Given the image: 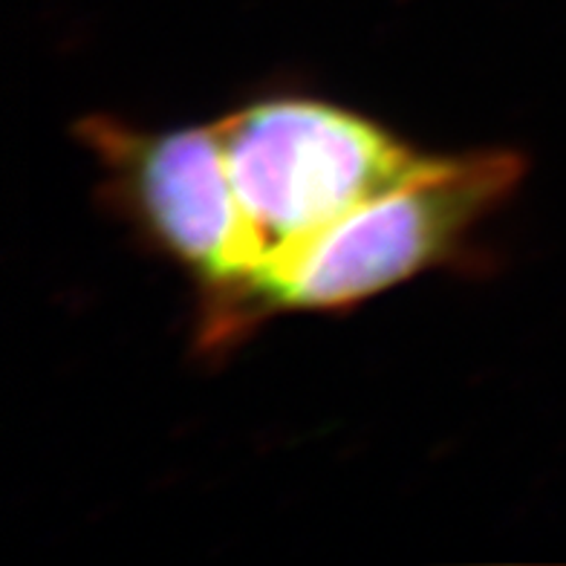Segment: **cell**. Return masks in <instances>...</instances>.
<instances>
[{
  "label": "cell",
  "instance_id": "obj_3",
  "mask_svg": "<svg viewBox=\"0 0 566 566\" xmlns=\"http://www.w3.org/2000/svg\"><path fill=\"white\" fill-rule=\"evenodd\" d=\"M107 191L150 243L206 283V315L254 275L252 247L214 125L148 134L111 116L78 125Z\"/></svg>",
  "mask_w": 566,
  "mask_h": 566
},
{
  "label": "cell",
  "instance_id": "obj_1",
  "mask_svg": "<svg viewBox=\"0 0 566 566\" xmlns=\"http://www.w3.org/2000/svg\"><path fill=\"white\" fill-rule=\"evenodd\" d=\"M214 130L247 223L254 275L206 315L209 347L238 336V315L254 290L422 159L365 116L310 98L258 102L214 122Z\"/></svg>",
  "mask_w": 566,
  "mask_h": 566
},
{
  "label": "cell",
  "instance_id": "obj_2",
  "mask_svg": "<svg viewBox=\"0 0 566 566\" xmlns=\"http://www.w3.org/2000/svg\"><path fill=\"white\" fill-rule=\"evenodd\" d=\"M526 165L512 150L422 157L388 191L324 231L298 261L254 290L238 333L283 310L336 313L457 261L471 231L509 200Z\"/></svg>",
  "mask_w": 566,
  "mask_h": 566
}]
</instances>
